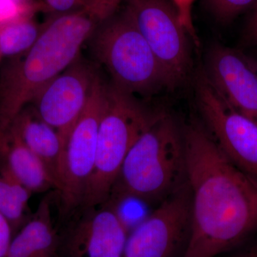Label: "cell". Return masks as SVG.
Listing matches in <instances>:
<instances>
[{
	"mask_svg": "<svg viewBox=\"0 0 257 257\" xmlns=\"http://www.w3.org/2000/svg\"><path fill=\"white\" fill-rule=\"evenodd\" d=\"M177 12L179 22L188 34L189 38L199 47V42L192 19L193 5L196 0H170Z\"/></svg>",
	"mask_w": 257,
	"mask_h": 257,
	"instance_id": "cell-20",
	"label": "cell"
},
{
	"mask_svg": "<svg viewBox=\"0 0 257 257\" xmlns=\"http://www.w3.org/2000/svg\"><path fill=\"white\" fill-rule=\"evenodd\" d=\"M32 194L0 162V214L9 223L13 236L31 218L28 209Z\"/></svg>",
	"mask_w": 257,
	"mask_h": 257,
	"instance_id": "cell-16",
	"label": "cell"
},
{
	"mask_svg": "<svg viewBox=\"0 0 257 257\" xmlns=\"http://www.w3.org/2000/svg\"><path fill=\"white\" fill-rule=\"evenodd\" d=\"M196 101L206 128L225 156L257 180V124L231 106L204 69L194 78Z\"/></svg>",
	"mask_w": 257,
	"mask_h": 257,
	"instance_id": "cell-7",
	"label": "cell"
},
{
	"mask_svg": "<svg viewBox=\"0 0 257 257\" xmlns=\"http://www.w3.org/2000/svg\"><path fill=\"white\" fill-rule=\"evenodd\" d=\"M187 182L128 233L123 257H182L190 234Z\"/></svg>",
	"mask_w": 257,
	"mask_h": 257,
	"instance_id": "cell-9",
	"label": "cell"
},
{
	"mask_svg": "<svg viewBox=\"0 0 257 257\" xmlns=\"http://www.w3.org/2000/svg\"><path fill=\"white\" fill-rule=\"evenodd\" d=\"M13 237L11 226L4 216L0 214V257H7Z\"/></svg>",
	"mask_w": 257,
	"mask_h": 257,
	"instance_id": "cell-24",
	"label": "cell"
},
{
	"mask_svg": "<svg viewBox=\"0 0 257 257\" xmlns=\"http://www.w3.org/2000/svg\"><path fill=\"white\" fill-rule=\"evenodd\" d=\"M67 231V257H123L128 226L111 202L79 209Z\"/></svg>",
	"mask_w": 257,
	"mask_h": 257,
	"instance_id": "cell-11",
	"label": "cell"
},
{
	"mask_svg": "<svg viewBox=\"0 0 257 257\" xmlns=\"http://www.w3.org/2000/svg\"><path fill=\"white\" fill-rule=\"evenodd\" d=\"M228 257H257V238L249 242H245L233 250Z\"/></svg>",
	"mask_w": 257,
	"mask_h": 257,
	"instance_id": "cell-25",
	"label": "cell"
},
{
	"mask_svg": "<svg viewBox=\"0 0 257 257\" xmlns=\"http://www.w3.org/2000/svg\"><path fill=\"white\" fill-rule=\"evenodd\" d=\"M124 10L163 69L169 90L183 85L192 69L189 37L170 0H128Z\"/></svg>",
	"mask_w": 257,
	"mask_h": 257,
	"instance_id": "cell-8",
	"label": "cell"
},
{
	"mask_svg": "<svg viewBox=\"0 0 257 257\" xmlns=\"http://www.w3.org/2000/svg\"><path fill=\"white\" fill-rule=\"evenodd\" d=\"M157 114L138 96L111 82L106 84L98 128L95 165L79 209L99 207L108 202L128 152Z\"/></svg>",
	"mask_w": 257,
	"mask_h": 257,
	"instance_id": "cell-4",
	"label": "cell"
},
{
	"mask_svg": "<svg viewBox=\"0 0 257 257\" xmlns=\"http://www.w3.org/2000/svg\"><path fill=\"white\" fill-rule=\"evenodd\" d=\"M88 42L115 87L138 97L169 89L163 69L125 10L101 22Z\"/></svg>",
	"mask_w": 257,
	"mask_h": 257,
	"instance_id": "cell-5",
	"label": "cell"
},
{
	"mask_svg": "<svg viewBox=\"0 0 257 257\" xmlns=\"http://www.w3.org/2000/svg\"><path fill=\"white\" fill-rule=\"evenodd\" d=\"M57 245L51 200L47 197L30 220L13 236L7 257H55Z\"/></svg>",
	"mask_w": 257,
	"mask_h": 257,
	"instance_id": "cell-15",
	"label": "cell"
},
{
	"mask_svg": "<svg viewBox=\"0 0 257 257\" xmlns=\"http://www.w3.org/2000/svg\"><path fill=\"white\" fill-rule=\"evenodd\" d=\"M0 162L32 193L56 189L53 179L41 161L11 127L0 135Z\"/></svg>",
	"mask_w": 257,
	"mask_h": 257,
	"instance_id": "cell-14",
	"label": "cell"
},
{
	"mask_svg": "<svg viewBox=\"0 0 257 257\" xmlns=\"http://www.w3.org/2000/svg\"><path fill=\"white\" fill-rule=\"evenodd\" d=\"M186 182L183 126L172 114L160 111L130 149L108 202L134 199L159 205Z\"/></svg>",
	"mask_w": 257,
	"mask_h": 257,
	"instance_id": "cell-3",
	"label": "cell"
},
{
	"mask_svg": "<svg viewBox=\"0 0 257 257\" xmlns=\"http://www.w3.org/2000/svg\"><path fill=\"white\" fill-rule=\"evenodd\" d=\"M99 73L97 64L80 55L49 82L31 103L40 117L58 133L64 150Z\"/></svg>",
	"mask_w": 257,
	"mask_h": 257,
	"instance_id": "cell-10",
	"label": "cell"
},
{
	"mask_svg": "<svg viewBox=\"0 0 257 257\" xmlns=\"http://www.w3.org/2000/svg\"><path fill=\"white\" fill-rule=\"evenodd\" d=\"M106 84L99 73L87 105L74 124L62 155L58 194L60 215L73 216L80 209L95 165L98 128Z\"/></svg>",
	"mask_w": 257,
	"mask_h": 257,
	"instance_id": "cell-6",
	"label": "cell"
},
{
	"mask_svg": "<svg viewBox=\"0 0 257 257\" xmlns=\"http://www.w3.org/2000/svg\"><path fill=\"white\" fill-rule=\"evenodd\" d=\"M100 23L86 8L55 15L44 24L41 35L26 53L10 59L0 72V135L49 82L78 58Z\"/></svg>",
	"mask_w": 257,
	"mask_h": 257,
	"instance_id": "cell-2",
	"label": "cell"
},
{
	"mask_svg": "<svg viewBox=\"0 0 257 257\" xmlns=\"http://www.w3.org/2000/svg\"><path fill=\"white\" fill-rule=\"evenodd\" d=\"M45 9L55 15L68 14L85 9L84 0H43Z\"/></svg>",
	"mask_w": 257,
	"mask_h": 257,
	"instance_id": "cell-22",
	"label": "cell"
},
{
	"mask_svg": "<svg viewBox=\"0 0 257 257\" xmlns=\"http://www.w3.org/2000/svg\"><path fill=\"white\" fill-rule=\"evenodd\" d=\"M241 44L246 47L257 45V1L250 9L246 26L243 30Z\"/></svg>",
	"mask_w": 257,
	"mask_h": 257,
	"instance_id": "cell-23",
	"label": "cell"
},
{
	"mask_svg": "<svg viewBox=\"0 0 257 257\" xmlns=\"http://www.w3.org/2000/svg\"><path fill=\"white\" fill-rule=\"evenodd\" d=\"M32 15L0 25V52L3 57L10 60L20 57L37 41L44 24L37 23Z\"/></svg>",
	"mask_w": 257,
	"mask_h": 257,
	"instance_id": "cell-17",
	"label": "cell"
},
{
	"mask_svg": "<svg viewBox=\"0 0 257 257\" xmlns=\"http://www.w3.org/2000/svg\"><path fill=\"white\" fill-rule=\"evenodd\" d=\"M204 70L231 106L257 124V74L251 59L215 43L208 50Z\"/></svg>",
	"mask_w": 257,
	"mask_h": 257,
	"instance_id": "cell-12",
	"label": "cell"
},
{
	"mask_svg": "<svg viewBox=\"0 0 257 257\" xmlns=\"http://www.w3.org/2000/svg\"><path fill=\"white\" fill-rule=\"evenodd\" d=\"M190 234L182 257H216L257 232V180L227 158L205 126H183Z\"/></svg>",
	"mask_w": 257,
	"mask_h": 257,
	"instance_id": "cell-1",
	"label": "cell"
},
{
	"mask_svg": "<svg viewBox=\"0 0 257 257\" xmlns=\"http://www.w3.org/2000/svg\"><path fill=\"white\" fill-rule=\"evenodd\" d=\"M10 127L41 161L57 190L64 152L63 144L58 133L40 117L32 104L27 106L18 114Z\"/></svg>",
	"mask_w": 257,
	"mask_h": 257,
	"instance_id": "cell-13",
	"label": "cell"
},
{
	"mask_svg": "<svg viewBox=\"0 0 257 257\" xmlns=\"http://www.w3.org/2000/svg\"><path fill=\"white\" fill-rule=\"evenodd\" d=\"M128 0H84L86 8L101 22L115 14L122 3Z\"/></svg>",
	"mask_w": 257,
	"mask_h": 257,
	"instance_id": "cell-21",
	"label": "cell"
},
{
	"mask_svg": "<svg viewBox=\"0 0 257 257\" xmlns=\"http://www.w3.org/2000/svg\"><path fill=\"white\" fill-rule=\"evenodd\" d=\"M251 61H252L253 68H254L255 71H256V73L257 74V60H251Z\"/></svg>",
	"mask_w": 257,
	"mask_h": 257,
	"instance_id": "cell-26",
	"label": "cell"
},
{
	"mask_svg": "<svg viewBox=\"0 0 257 257\" xmlns=\"http://www.w3.org/2000/svg\"><path fill=\"white\" fill-rule=\"evenodd\" d=\"M35 10L29 0H0V25L32 15Z\"/></svg>",
	"mask_w": 257,
	"mask_h": 257,
	"instance_id": "cell-19",
	"label": "cell"
},
{
	"mask_svg": "<svg viewBox=\"0 0 257 257\" xmlns=\"http://www.w3.org/2000/svg\"><path fill=\"white\" fill-rule=\"evenodd\" d=\"M257 0H206L214 18L223 24L229 23L238 15L251 9Z\"/></svg>",
	"mask_w": 257,
	"mask_h": 257,
	"instance_id": "cell-18",
	"label": "cell"
},
{
	"mask_svg": "<svg viewBox=\"0 0 257 257\" xmlns=\"http://www.w3.org/2000/svg\"><path fill=\"white\" fill-rule=\"evenodd\" d=\"M3 58V55H2L1 52H0V64H1L2 59Z\"/></svg>",
	"mask_w": 257,
	"mask_h": 257,
	"instance_id": "cell-27",
	"label": "cell"
}]
</instances>
